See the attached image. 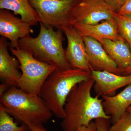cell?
Here are the masks:
<instances>
[{
  "mask_svg": "<svg viewBox=\"0 0 131 131\" xmlns=\"http://www.w3.org/2000/svg\"><path fill=\"white\" fill-rule=\"evenodd\" d=\"M94 82L90 77L71 90L64 106L65 117L61 122L63 131H76L80 127L88 126L97 118L111 119L104 111L102 99L98 95H91Z\"/></svg>",
  "mask_w": 131,
  "mask_h": 131,
  "instance_id": "1",
  "label": "cell"
},
{
  "mask_svg": "<svg viewBox=\"0 0 131 131\" xmlns=\"http://www.w3.org/2000/svg\"><path fill=\"white\" fill-rule=\"evenodd\" d=\"M0 102L11 116L28 127L47 123L53 114L39 95L11 87L0 96Z\"/></svg>",
  "mask_w": 131,
  "mask_h": 131,
  "instance_id": "2",
  "label": "cell"
},
{
  "mask_svg": "<svg viewBox=\"0 0 131 131\" xmlns=\"http://www.w3.org/2000/svg\"><path fill=\"white\" fill-rule=\"evenodd\" d=\"M40 25L37 37L29 35L19 39V48L30 52L38 60L53 66L56 70L73 68L67 60L63 46L64 39L62 31H55L53 27H46L40 22Z\"/></svg>",
  "mask_w": 131,
  "mask_h": 131,
  "instance_id": "3",
  "label": "cell"
},
{
  "mask_svg": "<svg viewBox=\"0 0 131 131\" xmlns=\"http://www.w3.org/2000/svg\"><path fill=\"white\" fill-rule=\"evenodd\" d=\"M91 75L90 72L78 68L54 71L42 86L39 96L53 115L63 119L65 117L66 102L71 90L80 83L89 80Z\"/></svg>",
  "mask_w": 131,
  "mask_h": 131,
  "instance_id": "4",
  "label": "cell"
},
{
  "mask_svg": "<svg viewBox=\"0 0 131 131\" xmlns=\"http://www.w3.org/2000/svg\"><path fill=\"white\" fill-rule=\"evenodd\" d=\"M9 48L12 54L18 60L21 71L18 88L26 93L39 95L45 81L56 68L38 60L25 49Z\"/></svg>",
  "mask_w": 131,
  "mask_h": 131,
  "instance_id": "5",
  "label": "cell"
},
{
  "mask_svg": "<svg viewBox=\"0 0 131 131\" xmlns=\"http://www.w3.org/2000/svg\"><path fill=\"white\" fill-rule=\"evenodd\" d=\"M82 0H28L37 12L39 23L61 30L71 25L73 12Z\"/></svg>",
  "mask_w": 131,
  "mask_h": 131,
  "instance_id": "6",
  "label": "cell"
},
{
  "mask_svg": "<svg viewBox=\"0 0 131 131\" xmlns=\"http://www.w3.org/2000/svg\"><path fill=\"white\" fill-rule=\"evenodd\" d=\"M117 13L103 0H82L73 10L71 25H96L114 19Z\"/></svg>",
  "mask_w": 131,
  "mask_h": 131,
  "instance_id": "7",
  "label": "cell"
},
{
  "mask_svg": "<svg viewBox=\"0 0 131 131\" xmlns=\"http://www.w3.org/2000/svg\"><path fill=\"white\" fill-rule=\"evenodd\" d=\"M68 40V46L65 50L68 62L74 68L81 69L91 73L86 46L82 36L71 25L62 29Z\"/></svg>",
  "mask_w": 131,
  "mask_h": 131,
  "instance_id": "8",
  "label": "cell"
},
{
  "mask_svg": "<svg viewBox=\"0 0 131 131\" xmlns=\"http://www.w3.org/2000/svg\"><path fill=\"white\" fill-rule=\"evenodd\" d=\"M31 25L6 9L0 10V35L10 40L9 47L18 48L19 39L32 33Z\"/></svg>",
  "mask_w": 131,
  "mask_h": 131,
  "instance_id": "9",
  "label": "cell"
},
{
  "mask_svg": "<svg viewBox=\"0 0 131 131\" xmlns=\"http://www.w3.org/2000/svg\"><path fill=\"white\" fill-rule=\"evenodd\" d=\"M82 37L92 70L105 71L122 74L121 70L107 53L100 42L93 38Z\"/></svg>",
  "mask_w": 131,
  "mask_h": 131,
  "instance_id": "10",
  "label": "cell"
},
{
  "mask_svg": "<svg viewBox=\"0 0 131 131\" xmlns=\"http://www.w3.org/2000/svg\"><path fill=\"white\" fill-rule=\"evenodd\" d=\"M90 77L94 81V89L98 96H113L118 89L131 84V74L122 75L105 71L92 70Z\"/></svg>",
  "mask_w": 131,
  "mask_h": 131,
  "instance_id": "11",
  "label": "cell"
},
{
  "mask_svg": "<svg viewBox=\"0 0 131 131\" xmlns=\"http://www.w3.org/2000/svg\"><path fill=\"white\" fill-rule=\"evenodd\" d=\"M9 43L7 38H0V78L2 82L11 87H18L21 73L18 59L13 57L8 51Z\"/></svg>",
  "mask_w": 131,
  "mask_h": 131,
  "instance_id": "12",
  "label": "cell"
},
{
  "mask_svg": "<svg viewBox=\"0 0 131 131\" xmlns=\"http://www.w3.org/2000/svg\"><path fill=\"white\" fill-rule=\"evenodd\" d=\"M74 26L82 36L93 38L100 43L104 39L116 40L121 37L114 19L96 25L76 24Z\"/></svg>",
  "mask_w": 131,
  "mask_h": 131,
  "instance_id": "13",
  "label": "cell"
},
{
  "mask_svg": "<svg viewBox=\"0 0 131 131\" xmlns=\"http://www.w3.org/2000/svg\"><path fill=\"white\" fill-rule=\"evenodd\" d=\"M102 104L106 114L113 123L119 119L131 106V84L113 96L101 95Z\"/></svg>",
  "mask_w": 131,
  "mask_h": 131,
  "instance_id": "14",
  "label": "cell"
},
{
  "mask_svg": "<svg viewBox=\"0 0 131 131\" xmlns=\"http://www.w3.org/2000/svg\"><path fill=\"white\" fill-rule=\"evenodd\" d=\"M101 43L122 73L131 63V50L126 41L121 36L116 40L103 39Z\"/></svg>",
  "mask_w": 131,
  "mask_h": 131,
  "instance_id": "15",
  "label": "cell"
},
{
  "mask_svg": "<svg viewBox=\"0 0 131 131\" xmlns=\"http://www.w3.org/2000/svg\"><path fill=\"white\" fill-rule=\"evenodd\" d=\"M0 8L13 11L15 14L20 15L22 20L31 26L39 22L37 12L28 0H0Z\"/></svg>",
  "mask_w": 131,
  "mask_h": 131,
  "instance_id": "16",
  "label": "cell"
},
{
  "mask_svg": "<svg viewBox=\"0 0 131 131\" xmlns=\"http://www.w3.org/2000/svg\"><path fill=\"white\" fill-rule=\"evenodd\" d=\"M27 129L28 127L25 125L19 126L1 103L0 131H27Z\"/></svg>",
  "mask_w": 131,
  "mask_h": 131,
  "instance_id": "17",
  "label": "cell"
},
{
  "mask_svg": "<svg viewBox=\"0 0 131 131\" xmlns=\"http://www.w3.org/2000/svg\"><path fill=\"white\" fill-rule=\"evenodd\" d=\"M120 35L131 50V16L121 15L117 13L114 18Z\"/></svg>",
  "mask_w": 131,
  "mask_h": 131,
  "instance_id": "18",
  "label": "cell"
},
{
  "mask_svg": "<svg viewBox=\"0 0 131 131\" xmlns=\"http://www.w3.org/2000/svg\"><path fill=\"white\" fill-rule=\"evenodd\" d=\"M109 131H131V114L126 112L119 119L113 123Z\"/></svg>",
  "mask_w": 131,
  "mask_h": 131,
  "instance_id": "19",
  "label": "cell"
},
{
  "mask_svg": "<svg viewBox=\"0 0 131 131\" xmlns=\"http://www.w3.org/2000/svg\"><path fill=\"white\" fill-rule=\"evenodd\" d=\"M110 119L100 118L95 120L96 125V131H109Z\"/></svg>",
  "mask_w": 131,
  "mask_h": 131,
  "instance_id": "20",
  "label": "cell"
},
{
  "mask_svg": "<svg viewBox=\"0 0 131 131\" xmlns=\"http://www.w3.org/2000/svg\"><path fill=\"white\" fill-rule=\"evenodd\" d=\"M103 1L108 5L115 9L116 12L118 13V11L124 5L126 0H103Z\"/></svg>",
  "mask_w": 131,
  "mask_h": 131,
  "instance_id": "21",
  "label": "cell"
},
{
  "mask_svg": "<svg viewBox=\"0 0 131 131\" xmlns=\"http://www.w3.org/2000/svg\"><path fill=\"white\" fill-rule=\"evenodd\" d=\"M121 15L131 16V0H126L125 2L118 12Z\"/></svg>",
  "mask_w": 131,
  "mask_h": 131,
  "instance_id": "22",
  "label": "cell"
},
{
  "mask_svg": "<svg viewBox=\"0 0 131 131\" xmlns=\"http://www.w3.org/2000/svg\"><path fill=\"white\" fill-rule=\"evenodd\" d=\"M97 128L95 121H91L88 126H83L78 127L76 131H96Z\"/></svg>",
  "mask_w": 131,
  "mask_h": 131,
  "instance_id": "23",
  "label": "cell"
},
{
  "mask_svg": "<svg viewBox=\"0 0 131 131\" xmlns=\"http://www.w3.org/2000/svg\"><path fill=\"white\" fill-rule=\"evenodd\" d=\"M10 87H11L6 83L2 82V83L0 84V96L5 93Z\"/></svg>",
  "mask_w": 131,
  "mask_h": 131,
  "instance_id": "24",
  "label": "cell"
},
{
  "mask_svg": "<svg viewBox=\"0 0 131 131\" xmlns=\"http://www.w3.org/2000/svg\"><path fill=\"white\" fill-rule=\"evenodd\" d=\"M28 129L30 131H48L44 127L43 125L30 127Z\"/></svg>",
  "mask_w": 131,
  "mask_h": 131,
  "instance_id": "25",
  "label": "cell"
},
{
  "mask_svg": "<svg viewBox=\"0 0 131 131\" xmlns=\"http://www.w3.org/2000/svg\"><path fill=\"white\" fill-rule=\"evenodd\" d=\"M131 74V63L130 65L125 69L122 71V74L123 75H128Z\"/></svg>",
  "mask_w": 131,
  "mask_h": 131,
  "instance_id": "26",
  "label": "cell"
},
{
  "mask_svg": "<svg viewBox=\"0 0 131 131\" xmlns=\"http://www.w3.org/2000/svg\"><path fill=\"white\" fill-rule=\"evenodd\" d=\"M127 112H128L131 114V106H130L127 108Z\"/></svg>",
  "mask_w": 131,
  "mask_h": 131,
  "instance_id": "27",
  "label": "cell"
}]
</instances>
